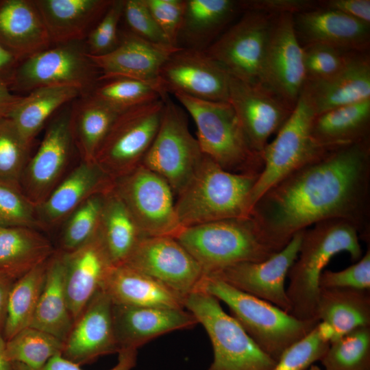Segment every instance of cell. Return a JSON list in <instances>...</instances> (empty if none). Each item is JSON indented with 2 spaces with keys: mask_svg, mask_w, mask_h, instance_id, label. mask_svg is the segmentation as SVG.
<instances>
[{
  "mask_svg": "<svg viewBox=\"0 0 370 370\" xmlns=\"http://www.w3.org/2000/svg\"><path fill=\"white\" fill-rule=\"evenodd\" d=\"M274 252L298 232L329 219L353 224L370 239V141L332 149L269 188L251 214Z\"/></svg>",
  "mask_w": 370,
  "mask_h": 370,
  "instance_id": "cell-1",
  "label": "cell"
},
{
  "mask_svg": "<svg viewBox=\"0 0 370 370\" xmlns=\"http://www.w3.org/2000/svg\"><path fill=\"white\" fill-rule=\"evenodd\" d=\"M359 239L355 226L339 219L323 221L304 230L297 257L287 276L291 315L302 320L317 319L319 280L324 268L343 251L352 261H358L362 256Z\"/></svg>",
  "mask_w": 370,
  "mask_h": 370,
  "instance_id": "cell-2",
  "label": "cell"
},
{
  "mask_svg": "<svg viewBox=\"0 0 370 370\" xmlns=\"http://www.w3.org/2000/svg\"><path fill=\"white\" fill-rule=\"evenodd\" d=\"M259 173L225 170L204 155L193 175L177 195L175 208L184 228L250 216L249 197Z\"/></svg>",
  "mask_w": 370,
  "mask_h": 370,
  "instance_id": "cell-3",
  "label": "cell"
},
{
  "mask_svg": "<svg viewBox=\"0 0 370 370\" xmlns=\"http://www.w3.org/2000/svg\"><path fill=\"white\" fill-rule=\"evenodd\" d=\"M197 289L224 302L232 317L258 347L276 362L287 348L308 335L320 323L318 319H297L214 277L204 275Z\"/></svg>",
  "mask_w": 370,
  "mask_h": 370,
  "instance_id": "cell-4",
  "label": "cell"
},
{
  "mask_svg": "<svg viewBox=\"0 0 370 370\" xmlns=\"http://www.w3.org/2000/svg\"><path fill=\"white\" fill-rule=\"evenodd\" d=\"M175 238L204 275L240 262L263 261L275 253L263 241L251 216L184 227Z\"/></svg>",
  "mask_w": 370,
  "mask_h": 370,
  "instance_id": "cell-5",
  "label": "cell"
},
{
  "mask_svg": "<svg viewBox=\"0 0 370 370\" xmlns=\"http://www.w3.org/2000/svg\"><path fill=\"white\" fill-rule=\"evenodd\" d=\"M174 96L193 118L204 155L230 172H261L262 156L251 147L228 101H206L183 94Z\"/></svg>",
  "mask_w": 370,
  "mask_h": 370,
  "instance_id": "cell-6",
  "label": "cell"
},
{
  "mask_svg": "<svg viewBox=\"0 0 370 370\" xmlns=\"http://www.w3.org/2000/svg\"><path fill=\"white\" fill-rule=\"evenodd\" d=\"M184 304L211 341L214 356L208 370H273L276 361L258 347L215 297L196 289L186 297Z\"/></svg>",
  "mask_w": 370,
  "mask_h": 370,
  "instance_id": "cell-7",
  "label": "cell"
},
{
  "mask_svg": "<svg viewBox=\"0 0 370 370\" xmlns=\"http://www.w3.org/2000/svg\"><path fill=\"white\" fill-rule=\"evenodd\" d=\"M314 116L300 95L291 116L262 152L263 168L249 197L250 214L254 205L269 188L332 150L320 145L312 138L310 129Z\"/></svg>",
  "mask_w": 370,
  "mask_h": 370,
  "instance_id": "cell-8",
  "label": "cell"
},
{
  "mask_svg": "<svg viewBox=\"0 0 370 370\" xmlns=\"http://www.w3.org/2000/svg\"><path fill=\"white\" fill-rule=\"evenodd\" d=\"M101 73L88 54L84 41L51 45L23 60L10 90L19 95L42 87L67 86L88 94Z\"/></svg>",
  "mask_w": 370,
  "mask_h": 370,
  "instance_id": "cell-9",
  "label": "cell"
},
{
  "mask_svg": "<svg viewBox=\"0 0 370 370\" xmlns=\"http://www.w3.org/2000/svg\"><path fill=\"white\" fill-rule=\"evenodd\" d=\"M157 134L140 164L162 177L177 195L199 165L204 154L190 133L184 110L165 94Z\"/></svg>",
  "mask_w": 370,
  "mask_h": 370,
  "instance_id": "cell-10",
  "label": "cell"
},
{
  "mask_svg": "<svg viewBox=\"0 0 370 370\" xmlns=\"http://www.w3.org/2000/svg\"><path fill=\"white\" fill-rule=\"evenodd\" d=\"M163 107L161 97L117 116L95 159L113 180L141 164L158 130Z\"/></svg>",
  "mask_w": 370,
  "mask_h": 370,
  "instance_id": "cell-11",
  "label": "cell"
},
{
  "mask_svg": "<svg viewBox=\"0 0 370 370\" xmlns=\"http://www.w3.org/2000/svg\"><path fill=\"white\" fill-rule=\"evenodd\" d=\"M114 188L144 236L175 238L183 228L175 212L172 188L143 165L115 179Z\"/></svg>",
  "mask_w": 370,
  "mask_h": 370,
  "instance_id": "cell-12",
  "label": "cell"
},
{
  "mask_svg": "<svg viewBox=\"0 0 370 370\" xmlns=\"http://www.w3.org/2000/svg\"><path fill=\"white\" fill-rule=\"evenodd\" d=\"M274 15L243 12L206 50L230 75L260 82L268 36Z\"/></svg>",
  "mask_w": 370,
  "mask_h": 370,
  "instance_id": "cell-13",
  "label": "cell"
},
{
  "mask_svg": "<svg viewBox=\"0 0 370 370\" xmlns=\"http://www.w3.org/2000/svg\"><path fill=\"white\" fill-rule=\"evenodd\" d=\"M305 80L303 49L294 31L293 15H275L268 36L260 82L294 109Z\"/></svg>",
  "mask_w": 370,
  "mask_h": 370,
  "instance_id": "cell-14",
  "label": "cell"
},
{
  "mask_svg": "<svg viewBox=\"0 0 370 370\" xmlns=\"http://www.w3.org/2000/svg\"><path fill=\"white\" fill-rule=\"evenodd\" d=\"M123 264L149 275L184 299L204 276L190 253L169 236H143Z\"/></svg>",
  "mask_w": 370,
  "mask_h": 370,
  "instance_id": "cell-15",
  "label": "cell"
},
{
  "mask_svg": "<svg viewBox=\"0 0 370 370\" xmlns=\"http://www.w3.org/2000/svg\"><path fill=\"white\" fill-rule=\"evenodd\" d=\"M230 73L204 50L179 47L166 60L158 84L166 94L228 101Z\"/></svg>",
  "mask_w": 370,
  "mask_h": 370,
  "instance_id": "cell-16",
  "label": "cell"
},
{
  "mask_svg": "<svg viewBox=\"0 0 370 370\" xmlns=\"http://www.w3.org/2000/svg\"><path fill=\"white\" fill-rule=\"evenodd\" d=\"M73 147L69 103L49 123L36 152L29 158L21 176V190L35 207L62 180Z\"/></svg>",
  "mask_w": 370,
  "mask_h": 370,
  "instance_id": "cell-17",
  "label": "cell"
},
{
  "mask_svg": "<svg viewBox=\"0 0 370 370\" xmlns=\"http://www.w3.org/2000/svg\"><path fill=\"white\" fill-rule=\"evenodd\" d=\"M228 102L251 147L262 156L269 138L280 130L293 110L262 83L246 82L230 74Z\"/></svg>",
  "mask_w": 370,
  "mask_h": 370,
  "instance_id": "cell-18",
  "label": "cell"
},
{
  "mask_svg": "<svg viewBox=\"0 0 370 370\" xmlns=\"http://www.w3.org/2000/svg\"><path fill=\"white\" fill-rule=\"evenodd\" d=\"M303 232L297 233L283 249L265 260L240 262L208 276L271 302L290 314L291 307L285 280L297 257Z\"/></svg>",
  "mask_w": 370,
  "mask_h": 370,
  "instance_id": "cell-19",
  "label": "cell"
},
{
  "mask_svg": "<svg viewBox=\"0 0 370 370\" xmlns=\"http://www.w3.org/2000/svg\"><path fill=\"white\" fill-rule=\"evenodd\" d=\"M113 303L101 288L74 321L62 356L79 365L119 352L112 317Z\"/></svg>",
  "mask_w": 370,
  "mask_h": 370,
  "instance_id": "cell-20",
  "label": "cell"
},
{
  "mask_svg": "<svg viewBox=\"0 0 370 370\" xmlns=\"http://www.w3.org/2000/svg\"><path fill=\"white\" fill-rule=\"evenodd\" d=\"M301 47L319 44L349 51H369L370 24L339 11L320 8L293 15Z\"/></svg>",
  "mask_w": 370,
  "mask_h": 370,
  "instance_id": "cell-21",
  "label": "cell"
},
{
  "mask_svg": "<svg viewBox=\"0 0 370 370\" xmlns=\"http://www.w3.org/2000/svg\"><path fill=\"white\" fill-rule=\"evenodd\" d=\"M113 324L121 349H136L167 333L190 329L198 321L186 308L137 307L113 304Z\"/></svg>",
  "mask_w": 370,
  "mask_h": 370,
  "instance_id": "cell-22",
  "label": "cell"
},
{
  "mask_svg": "<svg viewBox=\"0 0 370 370\" xmlns=\"http://www.w3.org/2000/svg\"><path fill=\"white\" fill-rule=\"evenodd\" d=\"M62 254L66 299L75 321L101 288L113 265L98 230L81 246Z\"/></svg>",
  "mask_w": 370,
  "mask_h": 370,
  "instance_id": "cell-23",
  "label": "cell"
},
{
  "mask_svg": "<svg viewBox=\"0 0 370 370\" xmlns=\"http://www.w3.org/2000/svg\"><path fill=\"white\" fill-rule=\"evenodd\" d=\"M300 95L315 115L370 99L369 51L357 53L330 77L305 82Z\"/></svg>",
  "mask_w": 370,
  "mask_h": 370,
  "instance_id": "cell-24",
  "label": "cell"
},
{
  "mask_svg": "<svg viewBox=\"0 0 370 370\" xmlns=\"http://www.w3.org/2000/svg\"><path fill=\"white\" fill-rule=\"evenodd\" d=\"M178 48L150 42L127 29L120 32L112 51L90 58L101 77L123 76L158 84L162 66Z\"/></svg>",
  "mask_w": 370,
  "mask_h": 370,
  "instance_id": "cell-25",
  "label": "cell"
},
{
  "mask_svg": "<svg viewBox=\"0 0 370 370\" xmlns=\"http://www.w3.org/2000/svg\"><path fill=\"white\" fill-rule=\"evenodd\" d=\"M113 186L114 180L95 162L82 161L36 206L40 228L58 225L88 198L108 192Z\"/></svg>",
  "mask_w": 370,
  "mask_h": 370,
  "instance_id": "cell-26",
  "label": "cell"
},
{
  "mask_svg": "<svg viewBox=\"0 0 370 370\" xmlns=\"http://www.w3.org/2000/svg\"><path fill=\"white\" fill-rule=\"evenodd\" d=\"M52 45L84 41L112 0H34Z\"/></svg>",
  "mask_w": 370,
  "mask_h": 370,
  "instance_id": "cell-27",
  "label": "cell"
},
{
  "mask_svg": "<svg viewBox=\"0 0 370 370\" xmlns=\"http://www.w3.org/2000/svg\"><path fill=\"white\" fill-rule=\"evenodd\" d=\"M0 43L22 60L52 45L34 0H0Z\"/></svg>",
  "mask_w": 370,
  "mask_h": 370,
  "instance_id": "cell-28",
  "label": "cell"
},
{
  "mask_svg": "<svg viewBox=\"0 0 370 370\" xmlns=\"http://www.w3.org/2000/svg\"><path fill=\"white\" fill-rule=\"evenodd\" d=\"M114 304L166 308H185L184 299L140 271L125 264L113 266L101 287Z\"/></svg>",
  "mask_w": 370,
  "mask_h": 370,
  "instance_id": "cell-29",
  "label": "cell"
},
{
  "mask_svg": "<svg viewBox=\"0 0 370 370\" xmlns=\"http://www.w3.org/2000/svg\"><path fill=\"white\" fill-rule=\"evenodd\" d=\"M241 12L238 1L185 0L178 46L206 50Z\"/></svg>",
  "mask_w": 370,
  "mask_h": 370,
  "instance_id": "cell-30",
  "label": "cell"
},
{
  "mask_svg": "<svg viewBox=\"0 0 370 370\" xmlns=\"http://www.w3.org/2000/svg\"><path fill=\"white\" fill-rule=\"evenodd\" d=\"M121 112L90 94L81 95L70 103L71 131L82 161L95 162L99 149Z\"/></svg>",
  "mask_w": 370,
  "mask_h": 370,
  "instance_id": "cell-31",
  "label": "cell"
},
{
  "mask_svg": "<svg viewBox=\"0 0 370 370\" xmlns=\"http://www.w3.org/2000/svg\"><path fill=\"white\" fill-rule=\"evenodd\" d=\"M311 134L330 149L369 140L370 99L315 115Z\"/></svg>",
  "mask_w": 370,
  "mask_h": 370,
  "instance_id": "cell-32",
  "label": "cell"
},
{
  "mask_svg": "<svg viewBox=\"0 0 370 370\" xmlns=\"http://www.w3.org/2000/svg\"><path fill=\"white\" fill-rule=\"evenodd\" d=\"M73 323L65 291L62 254L55 251L48 260L45 284L29 327L50 334L64 343Z\"/></svg>",
  "mask_w": 370,
  "mask_h": 370,
  "instance_id": "cell-33",
  "label": "cell"
},
{
  "mask_svg": "<svg viewBox=\"0 0 370 370\" xmlns=\"http://www.w3.org/2000/svg\"><path fill=\"white\" fill-rule=\"evenodd\" d=\"M316 318L332 330V341L358 327L370 326V291L320 288Z\"/></svg>",
  "mask_w": 370,
  "mask_h": 370,
  "instance_id": "cell-34",
  "label": "cell"
},
{
  "mask_svg": "<svg viewBox=\"0 0 370 370\" xmlns=\"http://www.w3.org/2000/svg\"><path fill=\"white\" fill-rule=\"evenodd\" d=\"M38 230L0 226V272L16 280L55 253Z\"/></svg>",
  "mask_w": 370,
  "mask_h": 370,
  "instance_id": "cell-35",
  "label": "cell"
},
{
  "mask_svg": "<svg viewBox=\"0 0 370 370\" xmlns=\"http://www.w3.org/2000/svg\"><path fill=\"white\" fill-rule=\"evenodd\" d=\"M98 232L113 266L124 264L144 236L114 186L106 194Z\"/></svg>",
  "mask_w": 370,
  "mask_h": 370,
  "instance_id": "cell-36",
  "label": "cell"
},
{
  "mask_svg": "<svg viewBox=\"0 0 370 370\" xmlns=\"http://www.w3.org/2000/svg\"><path fill=\"white\" fill-rule=\"evenodd\" d=\"M80 95V91L73 87L38 88L24 95L8 118L23 138L32 145L47 120Z\"/></svg>",
  "mask_w": 370,
  "mask_h": 370,
  "instance_id": "cell-37",
  "label": "cell"
},
{
  "mask_svg": "<svg viewBox=\"0 0 370 370\" xmlns=\"http://www.w3.org/2000/svg\"><path fill=\"white\" fill-rule=\"evenodd\" d=\"M48 260L14 282L8 300L3 332L5 341L29 327L45 284Z\"/></svg>",
  "mask_w": 370,
  "mask_h": 370,
  "instance_id": "cell-38",
  "label": "cell"
},
{
  "mask_svg": "<svg viewBox=\"0 0 370 370\" xmlns=\"http://www.w3.org/2000/svg\"><path fill=\"white\" fill-rule=\"evenodd\" d=\"M88 94L122 112L160 99L166 93L158 83L123 76H100Z\"/></svg>",
  "mask_w": 370,
  "mask_h": 370,
  "instance_id": "cell-39",
  "label": "cell"
},
{
  "mask_svg": "<svg viewBox=\"0 0 370 370\" xmlns=\"http://www.w3.org/2000/svg\"><path fill=\"white\" fill-rule=\"evenodd\" d=\"M63 345L64 343L54 336L27 327L5 341V353L12 365L38 369L51 358L62 354Z\"/></svg>",
  "mask_w": 370,
  "mask_h": 370,
  "instance_id": "cell-40",
  "label": "cell"
},
{
  "mask_svg": "<svg viewBox=\"0 0 370 370\" xmlns=\"http://www.w3.org/2000/svg\"><path fill=\"white\" fill-rule=\"evenodd\" d=\"M320 361L324 370H370V326L332 341Z\"/></svg>",
  "mask_w": 370,
  "mask_h": 370,
  "instance_id": "cell-41",
  "label": "cell"
},
{
  "mask_svg": "<svg viewBox=\"0 0 370 370\" xmlns=\"http://www.w3.org/2000/svg\"><path fill=\"white\" fill-rule=\"evenodd\" d=\"M108 192L92 195L67 217L61 234V251L77 248L97 233Z\"/></svg>",
  "mask_w": 370,
  "mask_h": 370,
  "instance_id": "cell-42",
  "label": "cell"
},
{
  "mask_svg": "<svg viewBox=\"0 0 370 370\" xmlns=\"http://www.w3.org/2000/svg\"><path fill=\"white\" fill-rule=\"evenodd\" d=\"M31 146L9 118L0 121V182L21 190V179L29 159Z\"/></svg>",
  "mask_w": 370,
  "mask_h": 370,
  "instance_id": "cell-43",
  "label": "cell"
},
{
  "mask_svg": "<svg viewBox=\"0 0 370 370\" xmlns=\"http://www.w3.org/2000/svg\"><path fill=\"white\" fill-rule=\"evenodd\" d=\"M332 336L330 328L320 322L308 335L287 348L273 370H308L321 360Z\"/></svg>",
  "mask_w": 370,
  "mask_h": 370,
  "instance_id": "cell-44",
  "label": "cell"
},
{
  "mask_svg": "<svg viewBox=\"0 0 370 370\" xmlns=\"http://www.w3.org/2000/svg\"><path fill=\"white\" fill-rule=\"evenodd\" d=\"M302 49L305 82L323 79L336 74L357 53L362 52L349 51L319 44L305 45Z\"/></svg>",
  "mask_w": 370,
  "mask_h": 370,
  "instance_id": "cell-45",
  "label": "cell"
},
{
  "mask_svg": "<svg viewBox=\"0 0 370 370\" xmlns=\"http://www.w3.org/2000/svg\"><path fill=\"white\" fill-rule=\"evenodd\" d=\"M125 0H112L108 9L84 40L90 56H101L112 51L119 41V25Z\"/></svg>",
  "mask_w": 370,
  "mask_h": 370,
  "instance_id": "cell-46",
  "label": "cell"
},
{
  "mask_svg": "<svg viewBox=\"0 0 370 370\" xmlns=\"http://www.w3.org/2000/svg\"><path fill=\"white\" fill-rule=\"evenodd\" d=\"M0 226L40 227L36 207L21 190L0 182Z\"/></svg>",
  "mask_w": 370,
  "mask_h": 370,
  "instance_id": "cell-47",
  "label": "cell"
},
{
  "mask_svg": "<svg viewBox=\"0 0 370 370\" xmlns=\"http://www.w3.org/2000/svg\"><path fill=\"white\" fill-rule=\"evenodd\" d=\"M123 17L128 30L137 36L152 43L171 46L151 15L145 0H125Z\"/></svg>",
  "mask_w": 370,
  "mask_h": 370,
  "instance_id": "cell-48",
  "label": "cell"
},
{
  "mask_svg": "<svg viewBox=\"0 0 370 370\" xmlns=\"http://www.w3.org/2000/svg\"><path fill=\"white\" fill-rule=\"evenodd\" d=\"M319 288H354L370 291V247L354 264L338 271L325 270L319 280Z\"/></svg>",
  "mask_w": 370,
  "mask_h": 370,
  "instance_id": "cell-49",
  "label": "cell"
},
{
  "mask_svg": "<svg viewBox=\"0 0 370 370\" xmlns=\"http://www.w3.org/2000/svg\"><path fill=\"white\" fill-rule=\"evenodd\" d=\"M145 3L169 44L174 47H180L178 38L185 0H145Z\"/></svg>",
  "mask_w": 370,
  "mask_h": 370,
  "instance_id": "cell-50",
  "label": "cell"
},
{
  "mask_svg": "<svg viewBox=\"0 0 370 370\" xmlns=\"http://www.w3.org/2000/svg\"><path fill=\"white\" fill-rule=\"evenodd\" d=\"M241 11H254L270 15H292L318 8V0H240Z\"/></svg>",
  "mask_w": 370,
  "mask_h": 370,
  "instance_id": "cell-51",
  "label": "cell"
},
{
  "mask_svg": "<svg viewBox=\"0 0 370 370\" xmlns=\"http://www.w3.org/2000/svg\"><path fill=\"white\" fill-rule=\"evenodd\" d=\"M118 362L108 370H132L136 365L137 350L121 349L119 352ZM14 370H83L80 365L74 363L59 354L52 358L42 368L31 369L19 365H12Z\"/></svg>",
  "mask_w": 370,
  "mask_h": 370,
  "instance_id": "cell-52",
  "label": "cell"
},
{
  "mask_svg": "<svg viewBox=\"0 0 370 370\" xmlns=\"http://www.w3.org/2000/svg\"><path fill=\"white\" fill-rule=\"evenodd\" d=\"M318 6L339 11L370 24L369 0H318Z\"/></svg>",
  "mask_w": 370,
  "mask_h": 370,
  "instance_id": "cell-53",
  "label": "cell"
},
{
  "mask_svg": "<svg viewBox=\"0 0 370 370\" xmlns=\"http://www.w3.org/2000/svg\"><path fill=\"white\" fill-rule=\"evenodd\" d=\"M22 60L16 54L0 43V85L10 88Z\"/></svg>",
  "mask_w": 370,
  "mask_h": 370,
  "instance_id": "cell-54",
  "label": "cell"
},
{
  "mask_svg": "<svg viewBox=\"0 0 370 370\" xmlns=\"http://www.w3.org/2000/svg\"><path fill=\"white\" fill-rule=\"evenodd\" d=\"M23 97L12 92L8 87L0 85V121L9 117Z\"/></svg>",
  "mask_w": 370,
  "mask_h": 370,
  "instance_id": "cell-55",
  "label": "cell"
},
{
  "mask_svg": "<svg viewBox=\"0 0 370 370\" xmlns=\"http://www.w3.org/2000/svg\"><path fill=\"white\" fill-rule=\"evenodd\" d=\"M15 280L0 272V336H3L8 296Z\"/></svg>",
  "mask_w": 370,
  "mask_h": 370,
  "instance_id": "cell-56",
  "label": "cell"
},
{
  "mask_svg": "<svg viewBox=\"0 0 370 370\" xmlns=\"http://www.w3.org/2000/svg\"><path fill=\"white\" fill-rule=\"evenodd\" d=\"M0 370H14L12 364L6 356L5 341L1 336H0Z\"/></svg>",
  "mask_w": 370,
  "mask_h": 370,
  "instance_id": "cell-57",
  "label": "cell"
},
{
  "mask_svg": "<svg viewBox=\"0 0 370 370\" xmlns=\"http://www.w3.org/2000/svg\"><path fill=\"white\" fill-rule=\"evenodd\" d=\"M308 370H324V369H322L321 368H320L319 367L315 365H312L308 368Z\"/></svg>",
  "mask_w": 370,
  "mask_h": 370,
  "instance_id": "cell-58",
  "label": "cell"
}]
</instances>
